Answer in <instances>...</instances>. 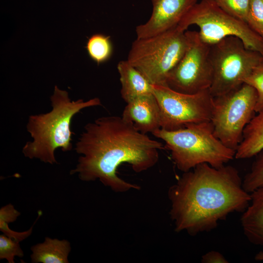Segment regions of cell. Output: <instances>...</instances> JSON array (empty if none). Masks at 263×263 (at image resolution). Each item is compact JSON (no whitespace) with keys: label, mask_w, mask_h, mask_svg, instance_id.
<instances>
[{"label":"cell","mask_w":263,"mask_h":263,"mask_svg":"<svg viewBox=\"0 0 263 263\" xmlns=\"http://www.w3.org/2000/svg\"><path fill=\"white\" fill-rule=\"evenodd\" d=\"M121 84V95L127 103L141 96L153 94V85L127 60L117 66Z\"/></svg>","instance_id":"4fadbf2b"},{"label":"cell","mask_w":263,"mask_h":263,"mask_svg":"<svg viewBox=\"0 0 263 263\" xmlns=\"http://www.w3.org/2000/svg\"><path fill=\"white\" fill-rule=\"evenodd\" d=\"M186 35V51L168 75L166 85L179 93L195 94L209 89L212 84L210 45L201 39L198 32L187 30Z\"/></svg>","instance_id":"9c48e42d"},{"label":"cell","mask_w":263,"mask_h":263,"mask_svg":"<svg viewBox=\"0 0 263 263\" xmlns=\"http://www.w3.org/2000/svg\"><path fill=\"white\" fill-rule=\"evenodd\" d=\"M232 166L203 163L183 172L168 190L169 215L177 232L195 236L215 229L232 212H244L251 200Z\"/></svg>","instance_id":"7a4b0ae2"},{"label":"cell","mask_w":263,"mask_h":263,"mask_svg":"<svg viewBox=\"0 0 263 263\" xmlns=\"http://www.w3.org/2000/svg\"><path fill=\"white\" fill-rule=\"evenodd\" d=\"M244 83L253 87L257 94L255 111L258 113L263 110V60L257 65L245 79Z\"/></svg>","instance_id":"ffe728a7"},{"label":"cell","mask_w":263,"mask_h":263,"mask_svg":"<svg viewBox=\"0 0 263 263\" xmlns=\"http://www.w3.org/2000/svg\"><path fill=\"white\" fill-rule=\"evenodd\" d=\"M20 214L12 204H8L0 209V222L7 224L14 222Z\"/></svg>","instance_id":"cb8c5ba5"},{"label":"cell","mask_w":263,"mask_h":263,"mask_svg":"<svg viewBox=\"0 0 263 263\" xmlns=\"http://www.w3.org/2000/svg\"><path fill=\"white\" fill-rule=\"evenodd\" d=\"M152 134L165 142L172 160L183 172L203 163L219 168L235 158L236 151L215 136L210 121L188 124L175 131L159 129Z\"/></svg>","instance_id":"277c9868"},{"label":"cell","mask_w":263,"mask_h":263,"mask_svg":"<svg viewBox=\"0 0 263 263\" xmlns=\"http://www.w3.org/2000/svg\"><path fill=\"white\" fill-rule=\"evenodd\" d=\"M250 194L249 205L241 218V225L250 242L263 246V188Z\"/></svg>","instance_id":"5bb4252c"},{"label":"cell","mask_w":263,"mask_h":263,"mask_svg":"<svg viewBox=\"0 0 263 263\" xmlns=\"http://www.w3.org/2000/svg\"><path fill=\"white\" fill-rule=\"evenodd\" d=\"M213 0L221 9L227 14L240 20L246 21L250 0Z\"/></svg>","instance_id":"d6986e66"},{"label":"cell","mask_w":263,"mask_h":263,"mask_svg":"<svg viewBox=\"0 0 263 263\" xmlns=\"http://www.w3.org/2000/svg\"><path fill=\"white\" fill-rule=\"evenodd\" d=\"M242 186L249 193L263 188V150L255 156L249 171L244 177Z\"/></svg>","instance_id":"ac0fdd59"},{"label":"cell","mask_w":263,"mask_h":263,"mask_svg":"<svg viewBox=\"0 0 263 263\" xmlns=\"http://www.w3.org/2000/svg\"><path fill=\"white\" fill-rule=\"evenodd\" d=\"M35 223L28 230L21 232H19L11 230L8 226V224L5 222H0V230L4 235L19 242H20L28 238L31 234L34 225Z\"/></svg>","instance_id":"603a6c76"},{"label":"cell","mask_w":263,"mask_h":263,"mask_svg":"<svg viewBox=\"0 0 263 263\" xmlns=\"http://www.w3.org/2000/svg\"><path fill=\"white\" fill-rule=\"evenodd\" d=\"M121 116L144 134L152 133L161 129L159 106L153 94L141 96L127 103Z\"/></svg>","instance_id":"7c38bea8"},{"label":"cell","mask_w":263,"mask_h":263,"mask_svg":"<svg viewBox=\"0 0 263 263\" xmlns=\"http://www.w3.org/2000/svg\"><path fill=\"white\" fill-rule=\"evenodd\" d=\"M90 57L97 65L109 60L113 53V46L109 36L94 34L88 39L85 47Z\"/></svg>","instance_id":"e0dca14e"},{"label":"cell","mask_w":263,"mask_h":263,"mask_svg":"<svg viewBox=\"0 0 263 263\" xmlns=\"http://www.w3.org/2000/svg\"><path fill=\"white\" fill-rule=\"evenodd\" d=\"M50 100L49 112L29 116L26 129L33 140L25 144L22 152L26 157L53 165L57 163L56 149L66 152L73 148L71 124L74 116L83 109L101 105V102L97 97L72 101L68 92L57 86Z\"/></svg>","instance_id":"3957f363"},{"label":"cell","mask_w":263,"mask_h":263,"mask_svg":"<svg viewBox=\"0 0 263 263\" xmlns=\"http://www.w3.org/2000/svg\"><path fill=\"white\" fill-rule=\"evenodd\" d=\"M32 263H68V256L71 251L69 241L46 237L41 243L31 247Z\"/></svg>","instance_id":"2e32d148"},{"label":"cell","mask_w":263,"mask_h":263,"mask_svg":"<svg viewBox=\"0 0 263 263\" xmlns=\"http://www.w3.org/2000/svg\"><path fill=\"white\" fill-rule=\"evenodd\" d=\"M19 242L4 234L0 235V259H6L9 263H14V258L23 257L24 254Z\"/></svg>","instance_id":"7402d4cb"},{"label":"cell","mask_w":263,"mask_h":263,"mask_svg":"<svg viewBox=\"0 0 263 263\" xmlns=\"http://www.w3.org/2000/svg\"><path fill=\"white\" fill-rule=\"evenodd\" d=\"M213 79L209 92L219 96L240 87L263 60L259 52L248 49L239 38L230 36L210 45Z\"/></svg>","instance_id":"52a82bcc"},{"label":"cell","mask_w":263,"mask_h":263,"mask_svg":"<svg viewBox=\"0 0 263 263\" xmlns=\"http://www.w3.org/2000/svg\"><path fill=\"white\" fill-rule=\"evenodd\" d=\"M186 31L177 25L153 36L136 38L127 60L152 85H166L168 75L186 51Z\"/></svg>","instance_id":"5b68a950"},{"label":"cell","mask_w":263,"mask_h":263,"mask_svg":"<svg viewBox=\"0 0 263 263\" xmlns=\"http://www.w3.org/2000/svg\"><path fill=\"white\" fill-rule=\"evenodd\" d=\"M151 15L147 21L136 27L137 38L153 36L177 25L198 0H151Z\"/></svg>","instance_id":"8fae6325"},{"label":"cell","mask_w":263,"mask_h":263,"mask_svg":"<svg viewBox=\"0 0 263 263\" xmlns=\"http://www.w3.org/2000/svg\"><path fill=\"white\" fill-rule=\"evenodd\" d=\"M255 259L256 261H263V251H260L255 256Z\"/></svg>","instance_id":"484cf974"},{"label":"cell","mask_w":263,"mask_h":263,"mask_svg":"<svg viewBox=\"0 0 263 263\" xmlns=\"http://www.w3.org/2000/svg\"><path fill=\"white\" fill-rule=\"evenodd\" d=\"M257 98L255 89L245 83L212 97L210 121L214 134L226 147L236 151L245 127L255 115Z\"/></svg>","instance_id":"ba28073f"},{"label":"cell","mask_w":263,"mask_h":263,"mask_svg":"<svg viewBox=\"0 0 263 263\" xmlns=\"http://www.w3.org/2000/svg\"><path fill=\"white\" fill-rule=\"evenodd\" d=\"M164 147L122 116L100 117L84 126L75 147L80 156L70 173L83 181L98 180L117 193L139 190L138 185L119 177L117 168L128 163L135 172L147 170L157 164Z\"/></svg>","instance_id":"6da1fadb"},{"label":"cell","mask_w":263,"mask_h":263,"mask_svg":"<svg viewBox=\"0 0 263 263\" xmlns=\"http://www.w3.org/2000/svg\"><path fill=\"white\" fill-rule=\"evenodd\" d=\"M160 109L161 129L175 131L190 123L210 121L212 96L209 89L195 94L176 92L166 85H153Z\"/></svg>","instance_id":"30bf717a"},{"label":"cell","mask_w":263,"mask_h":263,"mask_svg":"<svg viewBox=\"0 0 263 263\" xmlns=\"http://www.w3.org/2000/svg\"><path fill=\"white\" fill-rule=\"evenodd\" d=\"M202 263H228L229 262L220 252L212 250L204 254L201 259Z\"/></svg>","instance_id":"d4e9b609"},{"label":"cell","mask_w":263,"mask_h":263,"mask_svg":"<svg viewBox=\"0 0 263 263\" xmlns=\"http://www.w3.org/2000/svg\"><path fill=\"white\" fill-rule=\"evenodd\" d=\"M252 118L245 127L235 158L247 159L255 156L263 150V110Z\"/></svg>","instance_id":"9a60e30c"},{"label":"cell","mask_w":263,"mask_h":263,"mask_svg":"<svg viewBox=\"0 0 263 263\" xmlns=\"http://www.w3.org/2000/svg\"><path fill=\"white\" fill-rule=\"evenodd\" d=\"M246 22L254 31L263 37V0H250Z\"/></svg>","instance_id":"44dd1931"},{"label":"cell","mask_w":263,"mask_h":263,"mask_svg":"<svg viewBox=\"0 0 263 263\" xmlns=\"http://www.w3.org/2000/svg\"><path fill=\"white\" fill-rule=\"evenodd\" d=\"M196 25L201 39L212 45L230 36L239 38L248 49L260 53L263 56V37L248 24L227 14L213 0H201L184 17L178 24L183 31Z\"/></svg>","instance_id":"8992f818"}]
</instances>
